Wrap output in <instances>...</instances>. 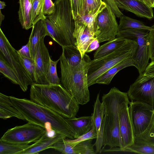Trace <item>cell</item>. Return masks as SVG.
<instances>
[{"instance_id":"35","label":"cell","mask_w":154,"mask_h":154,"mask_svg":"<svg viewBox=\"0 0 154 154\" xmlns=\"http://www.w3.org/2000/svg\"><path fill=\"white\" fill-rule=\"evenodd\" d=\"M19 57L21 63L34 83H35V63L32 58L25 57L19 53Z\"/></svg>"},{"instance_id":"4","label":"cell","mask_w":154,"mask_h":154,"mask_svg":"<svg viewBox=\"0 0 154 154\" xmlns=\"http://www.w3.org/2000/svg\"><path fill=\"white\" fill-rule=\"evenodd\" d=\"M60 58L62 85L79 104H86L90 99L87 80L90 57L85 54L81 63L76 66L70 65L62 55Z\"/></svg>"},{"instance_id":"34","label":"cell","mask_w":154,"mask_h":154,"mask_svg":"<svg viewBox=\"0 0 154 154\" xmlns=\"http://www.w3.org/2000/svg\"><path fill=\"white\" fill-rule=\"evenodd\" d=\"M80 2L84 15L96 13L103 2L102 0H80Z\"/></svg>"},{"instance_id":"9","label":"cell","mask_w":154,"mask_h":154,"mask_svg":"<svg viewBox=\"0 0 154 154\" xmlns=\"http://www.w3.org/2000/svg\"><path fill=\"white\" fill-rule=\"evenodd\" d=\"M47 131L42 127L28 122L8 129L0 140L9 143L29 144L39 140Z\"/></svg>"},{"instance_id":"47","label":"cell","mask_w":154,"mask_h":154,"mask_svg":"<svg viewBox=\"0 0 154 154\" xmlns=\"http://www.w3.org/2000/svg\"><path fill=\"white\" fill-rule=\"evenodd\" d=\"M140 0L142 2H143L144 3H145V4H147V5L146 2V0Z\"/></svg>"},{"instance_id":"25","label":"cell","mask_w":154,"mask_h":154,"mask_svg":"<svg viewBox=\"0 0 154 154\" xmlns=\"http://www.w3.org/2000/svg\"><path fill=\"white\" fill-rule=\"evenodd\" d=\"M134 143L154 145V110L148 126L143 132L134 137Z\"/></svg>"},{"instance_id":"6","label":"cell","mask_w":154,"mask_h":154,"mask_svg":"<svg viewBox=\"0 0 154 154\" xmlns=\"http://www.w3.org/2000/svg\"><path fill=\"white\" fill-rule=\"evenodd\" d=\"M137 48V42L128 39L120 48L112 53L89 63L87 73L88 87L96 83L98 78L112 67L129 57H133Z\"/></svg>"},{"instance_id":"14","label":"cell","mask_w":154,"mask_h":154,"mask_svg":"<svg viewBox=\"0 0 154 154\" xmlns=\"http://www.w3.org/2000/svg\"><path fill=\"white\" fill-rule=\"evenodd\" d=\"M43 37L40 40L35 58V83L49 84L47 79L51 57Z\"/></svg>"},{"instance_id":"30","label":"cell","mask_w":154,"mask_h":154,"mask_svg":"<svg viewBox=\"0 0 154 154\" xmlns=\"http://www.w3.org/2000/svg\"><path fill=\"white\" fill-rule=\"evenodd\" d=\"M119 30L129 29H145L149 31L152 30L151 27L145 25L142 22L123 15L120 17Z\"/></svg>"},{"instance_id":"29","label":"cell","mask_w":154,"mask_h":154,"mask_svg":"<svg viewBox=\"0 0 154 154\" xmlns=\"http://www.w3.org/2000/svg\"><path fill=\"white\" fill-rule=\"evenodd\" d=\"M44 2V0H33L31 3L29 15L32 27L38 21L46 18L43 12Z\"/></svg>"},{"instance_id":"15","label":"cell","mask_w":154,"mask_h":154,"mask_svg":"<svg viewBox=\"0 0 154 154\" xmlns=\"http://www.w3.org/2000/svg\"><path fill=\"white\" fill-rule=\"evenodd\" d=\"M105 113V107L103 103L100 102L99 94H97L94 105L93 113L92 115L93 122L97 133V137L94 144L96 147V154L100 152L103 143L104 117Z\"/></svg>"},{"instance_id":"7","label":"cell","mask_w":154,"mask_h":154,"mask_svg":"<svg viewBox=\"0 0 154 154\" xmlns=\"http://www.w3.org/2000/svg\"><path fill=\"white\" fill-rule=\"evenodd\" d=\"M149 31L145 29H129L119 30L116 37L137 42V49L132 58L140 75L143 73L149 64L148 36Z\"/></svg>"},{"instance_id":"45","label":"cell","mask_w":154,"mask_h":154,"mask_svg":"<svg viewBox=\"0 0 154 154\" xmlns=\"http://www.w3.org/2000/svg\"><path fill=\"white\" fill-rule=\"evenodd\" d=\"M0 10H1L2 9H4L6 6L5 2L1 1H0Z\"/></svg>"},{"instance_id":"21","label":"cell","mask_w":154,"mask_h":154,"mask_svg":"<svg viewBox=\"0 0 154 154\" xmlns=\"http://www.w3.org/2000/svg\"><path fill=\"white\" fill-rule=\"evenodd\" d=\"M11 117L25 120L23 116L14 106L9 96L0 93V118L6 119Z\"/></svg>"},{"instance_id":"13","label":"cell","mask_w":154,"mask_h":154,"mask_svg":"<svg viewBox=\"0 0 154 154\" xmlns=\"http://www.w3.org/2000/svg\"><path fill=\"white\" fill-rule=\"evenodd\" d=\"M127 93L131 101L143 102L154 107V77L143 82L135 81Z\"/></svg>"},{"instance_id":"3","label":"cell","mask_w":154,"mask_h":154,"mask_svg":"<svg viewBox=\"0 0 154 154\" xmlns=\"http://www.w3.org/2000/svg\"><path fill=\"white\" fill-rule=\"evenodd\" d=\"M55 11L44 20L49 36L62 47L76 46L74 37L75 22L70 0H56Z\"/></svg>"},{"instance_id":"42","label":"cell","mask_w":154,"mask_h":154,"mask_svg":"<svg viewBox=\"0 0 154 154\" xmlns=\"http://www.w3.org/2000/svg\"><path fill=\"white\" fill-rule=\"evenodd\" d=\"M17 51L23 56L32 58L30 52V44L29 42L26 45L23 46L21 49Z\"/></svg>"},{"instance_id":"8","label":"cell","mask_w":154,"mask_h":154,"mask_svg":"<svg viewBox=\"0 0 154 154\" xmlns=\"http://www.w3.org/2000/svg\"><path fill=\"white\" fill-rule=\"evenodd\" d=\"M0 54L12 67L17 75L20 80V86L24 92L29 85L34 83L22 65L16 50L11 45L1 28L0 29Z\"/></svg>"},{"instance_id":"20","label":"cell","mask_w":154,"mask_h":154,"mask_svg":"<svg viewBox=\"0 0 154 154\" xmlns=\"http://www.w3.org/2000/svg\"><path fill=\"white\" fill-rule=\"evenodd\" d=\"M47 35L49 36L50 35L44 20H41L33 26L28 41L30 44L31 57L33 59L35 60L38 46L40 40Z\"/></svg>"},{"instance_id":"51","label":"cell","mask_w":154,"mask_h":154,"mask_svg":"<svg viewBox=\"0 0 154 154\" xmlns=\"http://www.w3.org/2000/svg\"><path fill=\"white\" fill-rule=\"evenodd\" d=\"M29 1H30V2L31 3V0H29Z\"/></svg>"},{"instance_id":"2","label":"cell","mask_w":154,"mask_h":154,"mask_svg":"<svg viewBox=\"0 0 154 154\" xmlns=\"http://www.w3.org/2000/svg\"><path fill=\"white\" fill-rule=\"evenodd\" d=\"M29 96L34 102L66 119L75 117L79 110V104L61 84L34 83L31 85Z\"/></svg>"},{"instance_id":"48","label":"cell","mask_w":154,"mask_h":154,"mask_svg":"<svg viewBox=\"0 0 154 154\" xmlns=\"http://www.w3.org/2000/svg\"><path fill=\"white\" fill-rule=\"evenodd\" d=\"M151 27L153 29H154V25H152V26H151Z\"/></svg>"},{"instance_id":"40","label":"cell","mask_w":154,"mask_h":154,"mask_svg":"<svg viewBox=\"0 0 154 154\" xmlns=\"http://www.w3.org/2000/svg\"><path fill=\"white\" fill-rule=\"evenodd\" d=\"M55 9L54 3L51 0H44L43 12L45 16L52 14L54 12Z\"/></svg>"},{"instance_id":"27","label":"cell","mask_w":154,"mask_h":154,"mask_svg":"<svg viewBox=\"0 0 154 154\" xmlns=\"http://www.w3.org/2000/svg\"><path fill=\"white\" fill-rule=\"evenodd\" d=\"M62 55L70 65L76 66L81 63L82 58L77 46L70 45L62 47Z\"/></svg>"},{"instance_id":"50","label":"cell","mask_w":154,"mask_h":154,"mask_svg":"<svg viewBox=\"0 0 154 154\" xmlns=\"http://www.w3.org/2000/svg\"><path fill=\"white\" fill-rule=\"evenodd\" d=\"M154 8V4H153V6H152V8Z\"/></svg>"},{"instance_id":"38","label":"cell","mask_w":154,"mask_h":154,"mask_svg":"<svg viewBox=\"0 0 154 154\" xmlns=\"http://www.w3.org/2000/svg\"><path fill=\"white\" fill-rule=\"evenodd\" d=\"M154 77V60L149 63L143 73L137 77L135 81L141 82Z\"/></svg>"},{"instance_id":"19","label":"cell","mask_w":154,"mask_h":154,"mask_svg":"<svg viewBox=\"0 0 154 154\" xmlns=\"http://www.w3.org/2000/svg\"><path fill=\"white\" fill-rule=\"evenodd\" d=\"M66 119L71 128L74 139L90 131L93 124L92 115L66 118Z\"/></svg>"},{"instance_id":"49","label":"cell","mask_w":154,"mask_h":154,"mask_svg":"<svg viewBox=\"0 0 154 154\" xmlns=\"http://www.w3.org/2000/svg\"><path fill=\"white\" fill-rule=\"evenodd\" d=\"M33 0H31V3L32 2V1H33Z\"/></svg>"},{"instance_id":"52","label":"cell","mask_w":154,"mask_h":154,"mask_svg":"<svg viewBox=\"0 0 154 154\" xmlns=\"http://www.w3.org/2000/svg\"></svg>"},{"instance_id":"32","label":"cell","mask_w":154,"mask_h":154,"mask_svg":"<svg viewBox=\"0 0 154 154\" xmlns=\"http://www.w3.org/2000/svg\"><path fill=\"white\" fill-rule=\"evenodd\" d=\"M29 146V144L9 143L0 140V154H18Z\"/></svg>"},{"instance_id":"39","label":"cell","mask_w":154,"mask_h":154,"mask_svg":"<svg viewBox=\"0 0 154 154\" xmlns=\"http://www.w3.org/2000/svg\"><path fill=\"white\" fill-rule=\"evenodd\" d=\"M149 54L151 61L154 60V29L149 31L148 36Z\"/></svg>"},{"instance_id":"10","label":"cell","mask_w":154,"mask_h":154,"mask_svg":"<svg viewBox=\"0 0 154 154\" xmlns=\"http://www.w3.org/2000/svg\"><path fill=\"white\" fill-rule=\"evenodd\" d=\"M116 17L107 5L98 14L95 23L94 36L100 43L112 40L116 38L119 31V25Z\"/></svg>"},{"instance_id":"24","label":"cell","mask_w":154,"mask_h":154,"mask_svg":"<svg viewBox=\"0 0 154 154\" xmlns=\"http://www.w3.org/2000/svg\"><path fill=\"white\" fill-rule=\"evenodd\" d=\"M53 149L64 154H84V150L82 144L79 143L74 145L66 138L56 143L52 147Z\"/></svg>"},{"instance_id":"16","label":"cell","mask_w":154,"mask_h":154,"mask_svg":"<svg viewBox=\"0 0 154 154\" xmlns=\"http://www.w3.org/2000/svg\"><path fill=\"white\" fill-rule=\"evenodd\" d=\"M74 22L73 35L76 40V46L82 58L90 43L96 38L94 33L83 23L77 19Z\"/></svg>"},{"instance_id":"26","label":"cell","mask_w":154,"mask_h":154,"mask_svg":"<svg viewBox=\"0 0 154 154\" xmlns=\"http://www.w3.org/2000/svg\"><path fill=\"white\" fill-rule=\"evenodd\" d=\"M19 3L18 14L19 21L22 28L28 30L32 27L29 15L31 3L29 0H19Z\"/></svg>"},{"instance_id":"31","label":"cell","mask_w":154,"mask_h":154,"mask_svg":"<svg viewBox=\"0 0 154 154\" xmlns=\"http://www.w3.org/2000/svg\"><path fill=\"white\" fill-rule=\"evenodd\" d=\"M0 72L13 83L20 86V82L17 73L0 54Z\"/></svg>"},{"instance_id":"11","label":"cell","mask_w":154,"mask_h":154,"mask_svg":"<svg viewBox=\"0 0 154 154\" xmlns=\"http://www.w3.org/2000/svg\"><path fill=\"white\" fill-rule=\"evenodd\" d=\"M129 108L134 137L143 132L148 126L154 107L143 102L131 101Z\"/></svg>"},{"instance_id":"44","label":"cell","mask_w":154,"mask_h":154,"mask_svg":"<svg viewBox=\"0 0 154 154\" xmlns=\"http://www.w3.org/2000/svg\"><path fill=\"white\" fill-rule=\"evenodd\" d=\"M147 5L149 7L152 8L154 3V0H146Z\"/></svg>"},{"instance_id":"23","label":"cell","mask_w":154,"mask_h":154,"mask_svg":"<svg viewBox=\"0 0 154 154\" xmlns=\"http://www.w3.org/2000/svg\"><path fill=\"white\" fill-rule=\"evenodd\" d=\"M122 37H116L99 47L94 54V59L103 57L111 54L122 47L128 41Z\"/></svg>"},{"instance_id":"18","label":"cell","mask_w":154,"mask_h":154,"mask_svg":"<svg viewBox=\"0 0 154 154\" xmlns=\"http://www.w3.org/2000/svg\"><path fill=\"white\" fill-rule=\"evenodd\" d=\"M47 131L39 140L19 152L18 154H37L44 150L51 148L56 143L67 137L60 133H55L53 136L48 135Z\"/></svg>"},{"instance_id":"28","label":"cell","mask_w":154,"mask_h":154,"mask_svg":"<svg viewBox=\"0 0 154 154\" xmlns=\"http://www.w3.org/2000/svg\"><path fill=\"white\" fill-rule=\"evenodd\" d=\"M105 152L122 151L144 154H154V145L134 143L128 147L121 149L114 148L105 149Z\"/></svg>"},{"instance_id":"17","label":"cell","mask_w":154,"mask_h":154,"mask_svg":"<svg viewBox=\"0 0 154 154\" xmlns=\"http://www.w3.org/2000/svg\"><path fill=\"white\" fill-rule=\"evenodd\" d=\"M119 9L132 12L139 17L149 19L154 17L152 8L139 0H115Z\"/></svg>"},{"instance_id":"41","label":"cell","mask_w":154,"mask_h":154,"mask_svg":"<svg viewBox=\"0 0 154 154\" xmlns=\"http://www.w3.org/2000/svg\"><path fill=\"white\" fill-rule=\"evenodd\" d=\"M102 1L110 7L116 17L120 18L123 15V14L117 6L115 0H102Z\"/></svg>"},{"instance_id":"22","label":"cell","mask_w":154,"mask_h":154,"mask_svg":"<svg viewBox=\"0 0 154 154\" xmlns=\"http://www.w3.org/2000/svg\"><path fill=\"white\" fill-rule=\"evenodd\" d=\"M135 66L132 57L128 58L119 62L100 76L96 83L109 85L116 74L126 67Z\"/></svg>"},{"instance_id":"5","label":"cell","mask_w":154,"mask_h":154,"mask_svg":"<svg viewBox=\"0 0 154 154\" xmlns=\"http://www.w3.org/2000/svg\"><path fill=\"white\" fill-rule=\"evenodd\" d=\"M125 93L113 87L102 97V101L105 107L103 145L108 146L110 149L122 146L119 110L120 103Z\"/></svg>"},{"instance_id":"12","label":"cell","mask_w":154,"mask_h":154,"mask_svg":"<svg viewBox=\"0 0 154 154\" xmlns=\"http://www.w3.org/2000/svg\"><path fill=\"white\" fill-rule=\"evenodd\" d=\"M130 102L127 93L125 92L120 103L119 110L122 145L121 147L119 148L121 149L130 146L134 143V136L128 106Z\"/></svg>"},{"instance_id":"1","label":"cell","mask_w":154,"mask_h":154,"mask_svg":"<svg viewBox=\"0 0 154 154\" xmlns=\"http://www.w3.org/2000/svg\"><path fill=\"white\" fill-rule=\"evenodd\" d=\"M14 106L28 122L45 128L48 132L63 134L74 139V136L66 118L53 110L26 98L10 96Z\"/></svg>"},{"instance_id":"37","label":"cell","mask_w":154,"mask_h":154,"mask_svg":"<svg viewBox=\"0 0 154 154\" xmlns=\"http://www.w3.org/2000/svg\"><path fill=\"white\" fill-rule=\"evenodd\" d=\"M97 137V133L95 125L93 122L91 129L87 133L82 135L79 137L74 139H68L72 143L75 144L80 142L90 139H96Z\"/></svg>"},{"instance_id":"36","label":"cell","mask_w":154,"mask_h":154,"mask_svg":"<svg viewBox=\"0 0 154 154\" xmlns=\"http://www.w3.org/2000/svg\"><path fill=\"white\" fill-rule=\"evenodd\" d=\"M60 58L56 61L50 59V64L48 73L47 79L49 84H60V80L58 77L57 70V65Z\"/></svg>"},{"instance_id":"33","label":"cell","mask_w":154,"mask_h":154,"mask_svg":"<svg viewBox=\"0 0 154 154\" xmlns=\"http://www.w3.org/2000/svg\"><path fill=\"white\" fill-rule=\"evenodd\" d=\"M106 6V4L103 2L95 14H87L78 17L76 19H79L85 24L94 35L95 23L96 19L98 14L105 8Z\"/></svg>"},{"instance_id":"43","label":"cell","mask_w":154,"mask_h":154,"mask_svg":"<svg viewBox=\"0 0 154 154\" xmlns=\"http://www.w3.org/2000/svg\"><path fill=\"white\" fill-rule=\"evenodd\" d=\"M99 43H100L97 38L94 39L89 45L86 51V53L91 52L97 49L99 47Z\"/></svg>"},{"instance_id":"46","label":"cell","mask_w":154,"mask_h":154,"mask_svg":"<svg viewBox=\"0 0 154 154\" xmlns=\"http://www.w3.org/2000/svg\"><path fill=\"white\" fill-rule=\"evenodd\" d=\"M0 25L1 24L2 21L4 19L5 17L3 15L1 12V10H0Z\"/></svg>"}]
</instances>
